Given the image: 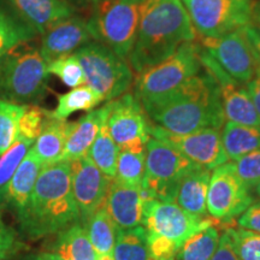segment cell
Wrapping results in <instances>:
<instances>
[{
  "label": "cell",
  "mask_w": 260,
  "mask_h": 260,
  "mask_svg": "<svg viewBox=\"0 0 260 260\" xmlns=\"http://www.w3.org/2000/svg\"><path fill=\"white\" fill-rule=\"evenodd\" d=\"M220 136L229 161L260 148V125H246L226 121L222 126Z\"/></svg>",
  "instance_id": "cell-25"
},
{
  "label": "cell",
  "mask_w": 260,
  "mask_h": 260,
  "mask_svg": "<svg viewBox=\"0 0 260 260\" xmlns=\"http://www.w3.org/2000/svg\"><path fill=\"white\" fill-rule=\"evenodd\" d=\"M47 61L30 42L0 57V99L17 105H38L47 93Z\"/></svg>",
  "instance_id": "cell-4"
},
{
  "label": "cell",
  "mask_w": 260,
  "mask_h": 260,
  "mask_svg": "<svg viewBox=\"0 0 260 260\" xmlns=\"http://www.w3.org/2000/svg\"><path fill=\"white\" fill-rule=\"evenodd\" d=\"M242 29L247 40L249 42V46L252 48V52L253 54H254L258 67L260 68V29L252 23L246 25V27Z\"/></svg>",
  "instance_id": "cell-43"
},
{
  "label": "cell",
  "mask_w": 260,
  "mask_h": 260,
  "mask_svg": "<svg viewBox=\"0 0 260 260\" xmlns=\"http://www.w3.org/2000/svg\"><path fill=\"white\" fill-rule=\"evenodd\" d=\"M197 37L182 0H141L138 35L128 57L130 67L135 74L141 73Z\"/></svg>",
  "instance_id": "cell-3"
},
{
  "label": "cell",
  "mask_w": 260,
  "mask_h": 260,
  "mask_svg": "<svg viewBox=\"0 0 260 260\" xmlns=\"http://www.w3.org/2000/svg\"><path fill=\"white\" fill-rule=\"evenodd\" d=\"M105 206L118 229H130L142 224L141 189L113 178Z\"/></svg>",
  "instance_id": "cell-19"
},
{
  "label": "cell",
  "mask_w": 260,
  "mask_h": 260,
  "mask_svg": "<svg viewBox=\"0 0 260 260\" xmlns=\"http://www.w3.org/2000/svg\"><path fill=\"white\" fill-rule=\"evenodd\" d=\"M212 219L194 216L175 201L152 199L144 201L142 206V226L146 232L165 237L178 249L194 234L214 225Z\"/></svg>",
  "instance_id": "cell-10"
},
{
  "label": "cell",
  "mask_w": 260,
  "mask_h": 260,
  "mask_svg": "<svg viewBox=\"0 0 260 260\" xmlns=\"http://www.w3.org/2000/svg\"><path fill=\"white\" fill-rule=\"evenodd\" d=\"M50 252L61 260H96L98 254L81 223L70 225L56 234Z\"/></svg>",
  "instance_id": "cell-24"
},
{
  "label": "cell",
  "mask_w": 260,
  "mask_h": 260,
  "mask_svg": "<svg viewBox=\"0 0 260 260\" xmlns=\"http://www.w3.org/2000/svg\"><path fill=\"white\" fill-rule=\"evenodd\" d=\"M118 154L119 147L113 141L105 121L103 123L102 128L99 130V134H98L95 141L93 142L87 155L92 159V161L99 168V170L103 174H105L107 177L113 180L116 177Z\"/></svg>",
  "instance_id": "cell-32"
},
{
  "label": "cell",
  "mask_w": 260,
  "mask_h": 260,
  "mask_svg": "<svg viewBox=\"0 0 260 260\" xmlns=\"http://www.w3.org/2000/svg\"><path fill=\"white\" fill-rule=\"evenodd\" d=\"M237 176L249 189L254 188L260 180V148L249 152L232 161Z\"/></svg>",
  "instance_id": "cell-37"
},
{
  "label": "cell",
  "mask_w": 260,
  "mask_h": 260,
  "mask_svg": "<svg viewBox=\"0 0 260 260\" xmlns=\"http://www.w3.org/2000/svg\"><path fill=\"white\" fill-rule=\"evenodd\" d=\"M197 39L200 47L240 83H248L253 79L259 67L243 29L218 38L197 37Z\"/></svg>",
  "instance_id": "cell-13"
},
{
  "label": "cell",
  "mask_w": 260,
  "mask_h": 260,
  "mask_svg": "<svg viewBox=\"0 0 260 260\" xmlns=\"http://www.w3.org/2000/svg\"><path fill=\"white\" fill-rule=\"evenodd\" d=\"M74 54L82 67L86 84L104 102L123 95L134 83V71L129 61L100 42L90 41Z\"/></svg>",
  "instance_id": "cell-7"
},
{
  "label": "cell",
  "mask_w": 260,
  "mask_h": 260,
  "mask_svg": "<svg viewBox=\"0 0 260 260\" xmlns=\"http://www.w3.org/2000/svg\"><path fill=\"white\" fill-rule=\"evenodd\" d=\"M254 188H255V190H256V194H258V197L260 198V180H259L258 183H256V186Z\"/></svg>",
  "instance_id": "cell-49"
},
{
  "label": "cell",
  "mask_w": 260,
  "mask_h": 260,
  "mask_svg": "<svg viewBox=\"0 0 260 260\" xmlns=\"http://www.w3.org/2000/svg\"><path fill=\"white\" fill-rule=\"evenodd\" d=\"M42 167H44L42 161L30 148V151L19 164L11 181L9 182L2 205H5L10 211H12L16 218L23 212Z\"/></svg>",
  "instance_id": "cell-21"
},
{
  "label": "cell",
  "mask_w": 260,
  "mask_h": 260,
  "mask_svg": "<svg viewBox=\"0 0 260 260\" xmlns=\"http://www.w3.org/2000/svg\"><path fill=\"white\" fill-rule=\"evenodd\" d=\"M93 40L88 22L76 14L61 19L41 35L40 50L44 59L50 61L74 54Z\"/></svg>",
  "instance_id": "cell-17"
},
{
  "label": "cell",
  "mask_w": 260,
  "mask_h": 260,
  "mask_svg": "<svg viewBox=\"0 0 260 260\" xmlns=\"http://www.w3.org/2000/svg\"><path fill=\"white\" fill-rule=\"evenodd\" d=\"M83 228L98 255L112 254L117 225L110 216L105 204L83 224Z\"/></svg>",
  "instance_id": "cell-27"
},
{
  "label": "cell",
  "mask_w": 260,
  "mask_h": 260,
  "mask_svg": "<svg viewBox=\"0 0 260 260\" xmlns=\"http://www.w3.org/2000/svg\"><path fill=\"white\" fill-rule=\"evenodd\" d=\"M141 0H100L88 22L94 41L128 59L138 35Z\"/></svg>",
  "instance_id": "cell-6"
},
{
  "label": "cell",
  "mask_w": 260,
  "mask_h": 260,
  "mask_svg": "<svg viewBox=\"0 0 260 260\" xmlns=\"http://www.w3.org/2000/svg\"><path fill=\"white\" fill-rule=\"evenodd\" d=\"M102 103H104L103 98L84 84L58 96L56 109L48 111V113L53 118L68 119V117L77 111H92Z\"/></svg>",
  "instance_id": "cell-30"
},
{
  "label": "cell",
  "mask_w": 260,
  "mask_h": 260,
  "mask_svg": "<svg viewBox=\"0 0 260 260\" xmlns=\"http://www.w3.org/2000/svg\"><path fill=\"white\" fill-rule=\"evenodd\" d=\"M21 260H61L59 256L51 252H40L34 253V254H28L21 258Z\"/></svg>",
  "instance_id": "cell-45"
},
{
  "label": "cell",
  "mask_w": 260,
  "mask_h": 260,
  "mask_svg": "<svg viewBox=\"0 0 260 260\" xmlns=\"http://www.w3.org/2000/svg\"><path fill=\"white\" fill-rule=\"evenodd\" d=\"M112 255L115 260H149L147 232L142 225L118 229Z\"/></svg>",
  "instance_id": "cell-29"
},
{
  "label": "cell",
  "mask_w": 260,
  "mask_h": 260,
  "mask_svg": "<svg viewBox=\"0 0 260 260\" xmlns=\"http://www.w3.org/2000/svg\"><path fill=\"white\" fill-rule=\"evenodd\" d=\"M9 9L38 35L44 34L61 19L76 14L65 0H6Z\"/></svg>",
  "instance_id": "cell-18"
},
{
  "label": "cell",
  "mask_w": 260,
  "mask_h": 260,
  "mask_svg": "<svg viewBox=\"0 0 260 260\" xmlns=\"http://www.w3.org/2000/svg\"><path fill=\"white\" fill-rule=\"evenodd\" d=\"M16 219L19 232L29 240L56 235L80 223L71 186L70 161L44 164L23 212Z\"/></svg>",
  "instance_id": "cell-2"
},
{
  "label": "cell",
  "mask_w": 260,
  "mask_h": 260,
  "mask_svg": "<svg viewBox=\"0 0 260 260\" xmlns=\"http://www.w3.org/2000/svg\"><path fill=\"white\" fill-rule=\"evenodd\" d=\"M107 106L109 113L106 124L118 147L134 141L147 144L151 122L134 93H124L107 103Z\"/></svg>",
  "instance_id": "cell-16"
},
{
  "label": "cell",
  "mask_w": 260,
  "mask_h": 260,
  "mask_svg": "<svg viewBox=\"0 0 260 260\" xmlns=\"http://www.w3.org/2000/svg\"><path fill=\"white\" fill-rule=\"evenodd\" d=\"M240 260H260V234L242 228L226 229Z\"/></svg>",
  "instance_id": "cell-36"
},
{
  "label": "cell",
  "mask_w": 260,
  "mask_h": 260,
  "mask_svg": "<svg viewBox=\"0 0 260 260\" xmlns=\"http://www.w3.org/2000/svg\"><path fill=\"white\" fill-rule=\"evenodd\" d=\"M219 237L218 229L214 225L205 228L181 246L174 260H211L217 251Z\"/></svg>",
  "instance_id": "cell-31"
},
{
  "label": "cell",
  "mask_w": 260,
  "mask_h": 260,
  "mask_svg": "<svg viewBox=\"0 0 260 260\" xmlns=\"http://www.w3.org/2000/svg\"><path fill=\"white\" fill-rule=\"evenodd\" d=\"M171 260H174V259H171Z\"/></svg>",
  "instance_id": "cell-50"
},
{
  "label": "cell",
  "mask_w": 260,
  "mask_h": 260,
  "mask_svg": "<svg viewBox=\"0 0 260 260\" xmlns=\"http://www.w3.org/2000/svg\"><path fill=\"white\" fill-rule=\"evenodd\" d=\"M47 110L38 105H25V110L19 119L18 136L35 141L40 134Z\"/></svg>",
  "instance_id": "cell-38"
},
{
  "label": "cell",
  "mask_w": 260,
  "mask_h": 260,
  "mask_svg": "<svg viewBox=\"0 0 260 260\" xmlns=\"http://www.w3.org/2000/svg\"><path fill=\"white\" fill-rule=\"evenodd\" d=\"M199 52L200 45L198 42H187L167 59L136 74L134 95L142 104L177 89L201 73L203 65Z\"/></svg>",
  "instance_id": "cell-8"
},
{
  "label": "cell",
  "mask_w": 260,
  "mask_h": 260,
  "mask_svg": "<svg viewBox=\"0 0 260 260\" xmlns=\"http://www.w3.org/2000/svg\"><path fill=\"white\" fill-rule=\"evenodd\" d=\"M70 164L73 194L83 225L105 204L112 178L103 174L88 155Z\"/></svg>",
  "instance_id": "cell-15"
},
{
  "label": "cell",
  "mask_w": 260,
  "mask_h": 260,
  "mask_svg": "<svg viewBox=\"0 0 260 260\" xmlns=\"http://www.w3.org/2000/svg\"><path fill=\"white\" fill-rule=\"evenodd\" d=\"M252 21H254V25L260 29V6L256 9H253V17Z\"/></svg>",
  "instance_id": "cell-47"
},
{
  "label": "cell",
  "mask_w": 260,
  "mask_h": 260,
  "mask_svg": "<svg viewBox=\"0 0 260 260\" xmlns=\"http://www.w3.org/2000/svg\"><path fill=\"white\" fill-rule=\"evenodd\" d=\"M149 136L174 146L184 157L206 170L212 171L229 161L223 148L219 129L206 128L189 134L177 135L151 123Z\"/></svg>",
  "instance_id": "cell-12"
},
{
  "label": "cell",
  "mask_w": 260,
  "mask_h": 260,
  "mask_svg": "<svg viewBox=\"0 0 260 260\" xmlns=\"http://www.w3.org/2000/svg\"><path fill=\"white\" fill-rule=\"evenodd\" d=\"M237 225L242 229L260 234V201L252 203L237 218Z\"/></svg>",
  "instance_id": "cell-41"
},
{
  "label": "cell",
  "mask_w": 260,
  "mask_h": 260,
  "mask_svg": "<svg viewBox=\"0 0 260 260\" xmlns=\"http://www.w3.org/2000/svg\"><path fill=\"white\" fill-rule=\"evenodd\" d=\"M67 3H69L71 6H74L75 9L77 8H88V6H93L96 4L100 0H65Z\"/></svg>",
  "instance_id": "cell-46"
},
{
  "label": "cell",
  "mask_w": 260,
  "mask_h": 260,
  "mask_svg": "<svg viewBox=\"0 0 260 260\" xmlns=\"http://www.w3.org/2000/svg\"><path fill=\"white\" fill-rule=\"evenodd\" d=\"M197 35L218 38L252 23L251 0H182Z\"/></svg>",
  "instance_id": "cell-9"
},
{
  "label": "cell",
  "mask_w": 260,
  "mask_h": 260,
  "mask_svg": "<svg viewBox=\"0 0 260 260\" xmlns=\"http://www.w3.org/2000/svg\"><path fill=\"white\" fill-rule=\"evenodd\" d=\"M211 260H240L235 252V248H234L232 239H230L226 230H224V233L220 235L217 251Z\"/></svg>",
  "instance_id": "cell-42"
},
{
  "label": "cell",
  "mask_w": 260,
  "mask_h": 260,
  "mask_svg": "<svg viewBox=\"0 0 260 260\" xmlns=\"http://www.w3.org/2000/svg\"><path fill=\"white\" fill-rule=\"evenodd\" d=\"M24 110L25 105H17L0 99V155L17 139L19 119Z\"/></svg>",
  "instance_id": "cell-34"
},
{
  "label": "cell",
  "mask_w": 260,
  "mask_h": 260,
  "mask_svg": "<svg viewBox=\"0 0 260 260\" xmlns=\"http://www.w3.org/2000/svg\"><path fill=\"white\" fill-rule=\"evenodd\" d=\"M141 105L153 124L177 135L206 128L220 130L225 121L218 87L206 71Z\"/></svg>",
  "instance_id": "cell-1"
},
{
  "label": "cell",
  "mask_w": 260,
  "mask_h": 260,
  "mask_svg": "<svg viewBox=\"0 0 260 260\" xmlns=\"http://www.w3.org/2000/svg\"><path fill=\"white\" fill-rule=\"evenodd\" d=\"M71 124L73 122L53 118L48 111L46 112V118L40 134L31 147L34 154L40 159L42 164H51L60 160Z\"/></svg>",
  "instance_id": "cell-22"
},
{
  "label": "cell",
  "mask_w": 260,
  "mask_h": 260,
  "mask_svg": "<svg viewBox=\"0 0 260 260\" xmlns=\"http://www.w3.org/2000/svg\"><path fill=\"white\" fill-rule=\"evenodd\" d=\"M23 247L24 245L19 240L17 232L5 222L0 209V260L15 258Z\"/></svg>",
  "instance_id": "cell-39"
},
{
  "label": "cell",
  "mask_w": 260,
  "mask_h": 260,
  "mask_svg": "<svg viewBox=\"0 0 260 260\" xmlns=\"http://www.w3.org/2000/svg\"><path fill=\"white\" fill-rule=\"evenodd\" d=\"M48 75H54L69 88L84 86L86 79L82 67L75 54L60 57L47 63Z\"/></svg>",
  "instance_id": "cell-35"
},
{
  "label": "cell",
  "mask_w": 260,
  "mask_h": 260,
  "mask_svg": "<svg viewBox=\"0 0 260 260\" xmlns=\"http://www.w3.org/2000/svg\"><path fill=\"white\" fill-rule=\"evenodd\" d=\"M147 239L149 260L175 259L178 248L171 241H169L165 237L152 233H147Z\"/></svg>",
  "instance_id": "cell-40"
},
{
  "label": "cell",
  "mask_w": 260,
  "mask_h": 260,
  "mask_svg": "<svg viewBox=\"0 0 260 260\" xmlns=\"http://www.w3.org/2000/svg\"><path fill=\"white\" fill-rule=\"evenodd\" d=\"M210 177L211 171L204 168H198L189 172L178 186L175 203L194 216H206Z\"/></svg>",
  "instance_id": "cell-23"
},
{
  "label": "cell",
  "mask_w": 260,
  "mask_h": 260,
  "mask_svg": "<svg viewBox=\"0 0 260 260\" xmlns=\"http://www.w3.org/2000/svg\"><path fill=\"white\" fill-rule=\"evenodd\" d=\"M38 34L11 10L0 5V57L19 45L34 40Z\"/></svg>",
  "instance_id": "cell-28"
},
{
  "label": "cell",
  "mask_w": 260,
  "mask_h": 260,
  "mask_svg": "<svg viewBox=\"0 0 260 260\" xmlns=\"http://www.w3.org/2000/svg\"><path fill=\"white\" fill-rule=\"evenodd\" d=\"M198 168L201 167L184 157L174 146L149 136L146 144L145 176L140 188L142 201H175L181 181Z\"/></svg>",
  "instance_id": "cell-5"
},
{
  "label": "cell",
  "mask_w": 260,
  "mask_h": 260,
  "mask_svg": "<svg viewBox=\"0 0 260 260\" xmlns=\"http://www.w3.org/2000/svg\"><path fill=\"white\" fill-rule=\"evenodd\" d=\"M247 92L255 107V111L260 117V68H258L253 79L247 83Z\"/></svg>",
  "instance_id": "cell-44"
},
{
  "label": "cell",
  "mask_w": 260,
  "mask_h": 260,
  "mask_svg": "<svg viewBox=\"0 0 260 260\" xmlns=\"http://www.w3.org/2000/svg\"><path fill=\"white\" fill-rule=\"evenodd\" d=\"M34 145L32 140L17 136L15 142L0 155V205L3 204L4 193L22 160Z\"/></svg>",
  "instance_id": "cell-33"
},
{
  "label": "cell",
  "mask_w": 260,
  "mask_h": 260,
  "mask_svg": "<svg viewBox=\"0 0 260 260\" xmlns=\"http://www.w3.org/2000/svg\"><path fill=\"white\" fill-rule=\"evenodd\" d=\"M107 113L109 106L106 104L87 112L79 121L73 122L60 160L73 161L88 154L103 123L106 121Z\"/></svg>",
  "instance_id": "cell-20"
},
{
  "label": "cell",
  "mask_w": 260,
  "mask_h": 260,
  "mask_svg": "<svg viewBox=\"0 0 260 260\" xmlns=\"http://www.w3.org/2000/svg\"><path fill=\"white\" fill-rule=\"evenodd\" d=\"M146 142L134 141L119 147L116 180L132 187L141 188L145 176Z\"/></svg>",
  "instance_id": "cell-26"
},
{
  "label": "cell",
  "mask_w": 260,
  "mask_h": 260,
  "mask_svg": "<svg viewBox=\"0 0 260 260\" xmlns=\"http://www.w3.org/2000/svg\"><path fill=\"white\" fill-rule=\"evenodd\" d=\"M199 58L205 71L216 81L226 121L246 125H260V117L243 84L224 71L201 47Z\"/></svg>",
  "instance_id": "cell-14"
},
{
  "label": "cell",
  "mask_w": 260,
  "mask_h": 260,
  "mask_svg": "<svg viewBox=\"0 0 260 260\" xmlns=\"http://www.w3.org/2000/svg\"><path fill=\"white\" fill-rule=\"evenodd\" d=\"M253 203L251 189L237 176L230 161L212 170L207 191V213L214 219L230 223L239 218Z\"/></svg>",
  "instance_id": "cell-11"
},
{
  "label": "cell",
  "mask_w": 260,
  "mask_h": 260,
  "mask_svg": "<svg viewBox=\"0 0 260 260\" xmlns=\"http://www.w3.org/2000/svg\"><path fill=\"white\" fill-rule=\"evenodd\" d=\"M96 260H115L112 254H104V255H98Z\"/></svg>",
  "instance_id": "cell-48"
}]
</instances>
